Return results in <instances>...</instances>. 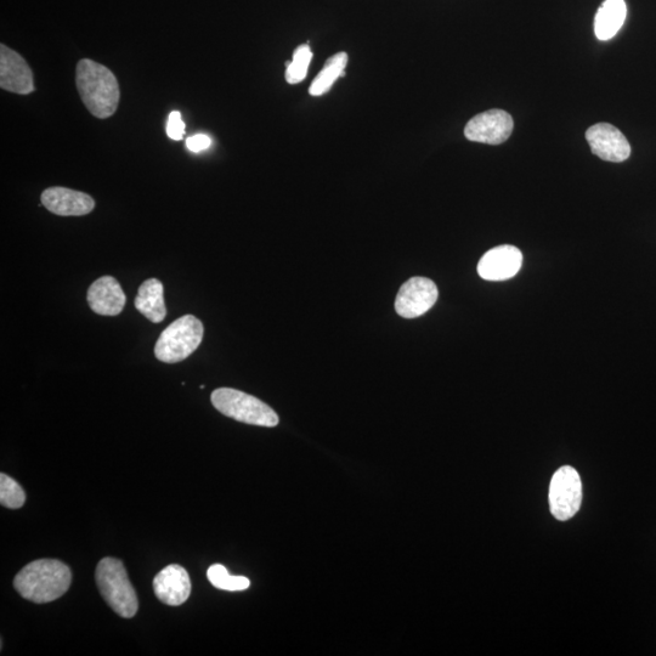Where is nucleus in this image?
<instances>
[{"instance_id": "21", "label": "nucleus", "mask_w": 656, "mask_h": 656, "mask_svg": "<svg viewBox=\"0 0 656 656\" xmlns=\"http://www.w3.org/2000/svg\"><path fill=\"white\" fill-rule=\"evenodd\" d=\"M185 123L182 120V113L179 111L171 112L168 118L167 135L174 141H179L184 138Z\"/></svg>"}, {"instance_id": "13", "label": "nucleus", "mask_w": 656, "mask_h": 656, "mask_svg": "<svg viewBox=\"0 0 656 656\" xmlns=\"http://www.w3.org/2000/svg\"><path fill=\"white\" fill-rule=\"evenodd\" d=\"M155 595L164 604L179 607L191 595V580L188 571L178 564L164 568L154 579Z\"/></svg>"}, {"instance_id": "22", "label": "nucleus", "mask_w": 656, "mask_h": 656, "mask_svg": "<svg viewBox=\"0 0 656 656\" xmlns=\"http://www.w3.org/2000/svg\"><path fill=\"white\" fill-rule=\"evenodd\" d=\"M212 145L211 138L206 134H197L194 137L186 140V146L192 152H201L209 149V146Z\"/></svg>"}, {"instance_id": "20", "label": "nucleus", "mask_w": 656, "mask_h": 656, "mask_svg": "<svg viewBox=\"0 0 656 656\" xmlns=\"http://www.w3.org/2000/svg\"><path fill=\"white\" fill-rule=\"evenodd\" d=\"M26 494L21 485L7 474H0V503L10 510H19L25 505Z\"/></svg>"}, {"instance_id": "10", "label": "nucleus", "mask_w": 656, "mask_h": 656, "mask_svg": "<svg viewBox=\"0 0 656 656\" xmlns=\"http://www.w3.org/2000/svg\"><path fill=\"white\" fill-rule=\"evenodd\" d=\"M0 87L7 92L28 95L35 92V79L26 60L7 45H0Z\"/></svg>"}, {"instance_id": "14", "label": "nucleus", "mask_w": 656, "mask_h": 656, "mask_svg": "<svg viewBox=\"0 0 656 656\" xmlns=\"http://www.w3.org/2000/svg\"><path fill=\"white\" fill-rule=\"evenodd\" d=\"M87 301L94 313L117 316L122 313L127 298L115 277L103 276L89 287Z\"/></svg>"}, {"instance_id": "11", "label": "nucleus", "mask_w": 656, "mask_h": 656, "mask_svg": "<svg viewBox=\"0 0 656 656\" xmlns=\"http://www.w3.org/2000/svg\"><path fill=\"white\" fill-rule=\"evenodd\" d=\"M523 254L517 247L503 245L492 248L479 260L478 274L486 281H505L519 273Z\"/></svg>"}, {"instance_id": "15", "label": "nucleus", "mask_w": 656, "mask_h": 656, "mask_svg": "<svg viewBox=\"0 0 656 656\" xmlns=\"http://www.w3.org/2000/svg\"><path fill=\"white\" fill-rule=\"evenodd\" d=\"M134 305L147 320L154 322V324L162 322L167 316L162 282L157 279H149L141 284Z\"/></svg>"}, {"instance_id": "12", "label": "nucleus", "mask_w": 656, "mask_h": 656, "mask_svg": "<svg viewBox=\"0 0 656 656\" xmlns=\"http://www.w3.org/2000/svg\"><path fill=\"white\" fill-rule=\"evenodd\" d=\"M42 205L62 217H81L93 212L95 201L84 192L54 186L43 191Z\"/></svg>"}, {"instance_id": "1", "label": "nucleus", "mask_w": 656, "mask_h": 656, "mask_svg": "<svg viewBox=\"0 0 656 656\" xmlns=\"http://www.w3.org/2000/svg\"><path fill=\"white\" fill-rule=\"evenodd\" d=\"M76 84L79 96L90 113L100 120L115 115L121 100L117 78L106 66L89 59L78 62Z\"/></svg>"}, {"instance_id": "7", "label": "nucleus", "mask_w": 656, "mask_h": 656, "mask_svg": "<svg viewBox=\"0 0 656 656\" xmlns=\"http://www.w3.org/2000/svg\"><path fill=\"white\" fill-rule=\"evenodd\" d=\"M439 297L437 285L427 277H412L401 286L395 310L405 319H416L434 307Z\"/></svg>"}, {"instance_id": "8", "label": "nucleus", "mask_w": 656, "mask_h": 656, "mask_svg": "<svg viewBox=\"0 0 656 656\" xmlns=\"http://www.w3.org/2000/svg\"><path fill=\"white\" fill-rule=\"evenodd\" d=\"M513 118L502 110H489L472 118L467 123L465 135L474 143L500 145L511 137Z\"/></svg>"}, {"instance_id": "3", "label": "nucleus", "mask_w": 656, "mask_h": 656, "mask_svg": "<svg viewBox=\"0 0 656 656\" xmlns=\"http://www.w3.org/2000/svg\"><path fill=\"white\" fill-rule=\"evenodd\" d=\"M96 585L101 596L113 612L124 619H132L138 613L139 601L126 568L116 558L107 557L100 561L95 571Z\"/></svg>"}, {"instance_id": "16", "label": "nucleus", "mask_w": 656, "mask_h": 656, "mask_svg": "<svg viewBox=\"0 0 656 656\" xmlns=\"http://www.w3.org/2000/svg\"><path fill=\"white\" fill-rule=\"evenodd\" d=\"M626 14L625 0H605L595 20V32L599 41L614 38L624 25Z\"/></svg>"}, {"instance_id": "19", "label": "nucleus", "mask_w": 656, "mask_h": 656, "mask_svg": "<svg viewBox=\"0 0 656 656\" xmlns=\"http://www.w3.org/2000/svg\"><path fill=\"white\" fill-rule=\"evenodd\" d=\"M313 59V52L308 44H303L294 50L293 59L287 64L286 81L290 84H298L307 77L309 65Z\"/></svg>"}, {"instance_id": "6", "label": "nucleus", "mask_w": 656, "mask_h": 656, "mask_svg": "<svg viewBox=\"0 0 656 656\" xmlns=\"http://www.w3.org/2000/svg\"><path fill=\"white\" fill-rule=\"evenodd\" d=\"M582 502L581 478L575 468L563 466L553 474L550 486V510L565 522L579 512Z\"/></svg>"}, {"instance_id": "17", "label": "nucleus", "mask_w": 656, "mask_h": 656, "mask_svg": "<svg viewBox=\"0 0 656 656\" xmlns=\"http://www.w3.org/2000/svg\"><path fill=\"white\" fill-rule=\"evenodd\" d=\"M348 64V55L346 53H338L331 56L326 61L324 69L321 70L318 77L311 83L309 93L313 96L324 95L330 90L339 77L344 76Z\"/></svg>"}, {"instance_id": "18", "label": "nucleus", "mask_w": 656, "mask_h": 656, "mask_svg": "<svg viewBox=\"0 0 656 656\" xmlns=\"http://www.w3.org/2000/svg\"><path fill=\"white\" fill-rule=\"evenodd\" d=\"M207 578L219 590L237 592L250 588L251 581L245 576H231L222 564H214L207 571Z\"/></svg>"}, {"instance_id": "4", "label": "nucleus", "mask_w": 656, "mask_h": 656, "mask_svg": "<svg viewBox=\"0 0 656 656\" xmlns=\"http://www.w3.org/2000/svg\"><path fill=\"white\" fill-rule=\"evenodd\" d=\"M212 404L219 412L234 420L259 427H276L279 416L271 407L253 395L233 388H219L212 393Z\"/></svg>"}, {"instance_id": "9", "label": "nucleus", "mask_w": 656, "mask_h": 656, "mask_svg": "<svg viewBox=\"0 0 656 656\" xmlns=\"http://www.w3.org/2000/svg\"><path fill=\"white\" fill-rule=\"evenodd\" d=\"M586 140L593 154L603 161L620 163L631 155V146L624 134L612 124L598 123L586 132Z\"/></svg>"}, {"instance_id": "2", "label": "nucleus", "mask_w": 656, "mask_h": 656, "mask_svg": "<svg viewBox=\"0 0 656 656\" xmlns=\"http://www.w3.org/2000/svg\"><path fill=\"white\" fill-rule=\"evenodd\" d=\"M71 569L56 559H39L27 564L14 579L21 597L37 604L50 603L64 596L71 586Z\"/></svg>"}, {"instance_id": "5", "label": "nucleus", "mask_w": 656, "mask_h": 656, "mask_svg": "<svg viewBox=\"0 0 656 656\" xmlns=\"http://www.w3.org/2000/svg\"><path fill=\"white\" fill-rule=\"evenodd\" d=\"M203 333L205 328L196 316H182L161 333L155 346L156 358L166 364L184 361L200 347Z\"/></svg>"}]
</instances>
